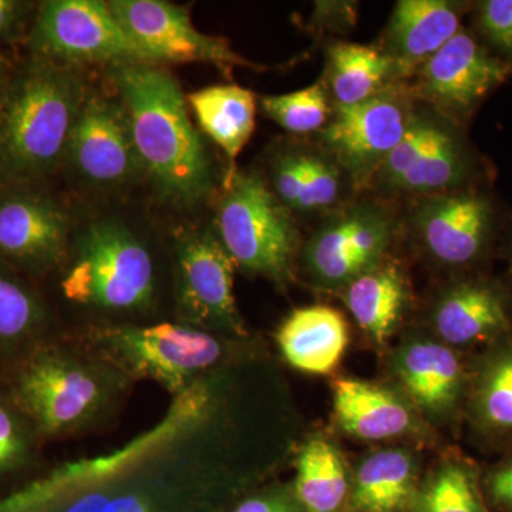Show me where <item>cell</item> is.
<instances>
[{
  "label": "cell",
  "instance_id": "obj_19",
  "mask_svg": "<svg viewBox=\"0 0 512 512\" xmlns=\"http://www.w3.org/2000/svg\"><path fill=\"white\" fill-rule=\"evenodd\" d=\"M434 326L450 348L497 342L512 332L510 298L503 286L487 279H461L441 293Z\"/></svg>",
  "mask_w": 512,
  "mask_h": 512
},
{
  "label": "cell",
  "instance_id": "obj_25",
  "mask_svg": "<svg viewBox=\"0 0 512 512\" xmlns=\"http://www.w3.org/2000/svg\"><path fill=\"white\" fill-rule=\"evenodd\" d=\"M345 303L359 328L376 342L389 338L409 303L402 269L384 261L345 286Z\"/></svg>",
  "mask_w": 512,
  "mask_h": 512
},
{
  "label": "cell",
  "instance_id": "obj_31",
  "mask_svg": "<svg viewBox=\"0 0 512 512\" xmlns=\"http://www.w3.org/2000/svg\"><path fill=\"white\" fill-rule=\"evenodd\" d=\"M413 505L414 512H487L476 473L458 461L441 467Z\"/></svg>",
  "mask_w": 512,
  "mask_h": 512
},
{
  "label": "cell",
  "instance_id": "obj_26",
  "mask_svg": "<svg viewBox=\"0 0 512 512\" xmlns=\"http://www.w3.org/2000/svg\"><path fill=\"white\" fill-rule=\"evenodd\" d=\"M187 101L201 130L234 161L255 131V94L237 84H217L188 94Z\"/></svg>",
  "mask_w": 512,
  "mask_h": 512
},
{
  "label": "cell",
  "instance_id": "obj_14",
  "mask_svg": "<svg viewBox=\"0 0 512 512\" xmlns=\"http://www.w3.org/2000/svg\"><path fill=\"white\" fill-rule=\"evenodd\" d=\"M511 73V64L460 30L416 70L413 96L461 126Z\"/></svg>",
  "mask_w": 512,
  "mask_h": 512
},
{
  "label": "cell",
  "instance_id": "obj_30",
  "mask_svg": "<svg viewBox=\"0 0 512 512\" xmlns=\"http://www.w3.org/2000/svg\"><path fill=\"white\" fill-rule=\"evenodd\" d=\"M330 94L325 80L298 92L259 97V106L269 120L298 136L319 133L332 114Z\"/></svg>",
  "mask_w": 512,
  "mask_h": 512
},
{
  "label": "cell",
  "instance_id": "obj_6",
  "mask_svg": "<svg viewBox=\"0 0 512 512\" xmlns=\"http://www.w3.org/2000/svg\"><path fill=\"white\" fill-rule=\"evenodd\" d=\"M84 345L131 382L151 380L171 397L224 366L225 338L180 322L156 325H101L86 332Z\"/></svg>",
  "mask_w": 512,
  "mask_h": 512
},
{
  "label": "cell",
  "instance_id": "obj_40",
  "mask_svg": "<svg viewBox=\"0 0 512 512\" xmlns=\"http://www.w3.org/2000/svg\"><path fill=\"white\" fill-rule=\"evenodd\" d=\"M15 72L16 70L12 69L8 59L0 53V117H2L3 109L8 101L10 84H12Z\"/></svg>",
  "mask_w": 512,
  "mask_h": 512
},
{
  "label": "cell",
  "instance_id": "obj_15",
  "mask_svg": "<svg viewBox=\"0 0 512 512\" xmlns=\"http://www.w3.org/2000/svg\"><path fill=\"white\" fill-rule=\"evenodd\" d=\"M421 247L441 265L464 268L480 262L497 228L493 198L463 187L419 198L410 217Z\"/></svg>",
  "mask_w": 512,
  "mask_h": 512
},
{
  "label": "cell",
  "instance_id": "obj_39",
  "mask_svg": "<svg viewBox=\"0 0 512 512\" xmlns=\"http://www.w3.org/2000/svg\"><path fill=\"white\" fill-rule=\"evenodd\" d=\"M487 493L495 508L512 512V461L488 476Z\"/></svg>",
  "mask_w": 512,
  "mask_h": 512
},
{
  "label": "cell",
  "instance_id": "obj_29",
  "mask_svg": "<svg viewBox=\"0 0 512 512\" xmlns=\"http://www.w3.org/2000/svg\"><path fill=\"white\" fill-rule=\"evenodd\" d=\"M296 497L305 512H339L348 500L349 480L336 448L315 439L296 461Z\"/></svg>",
  "mask_w": 512,
  "mask_h": 512
},
{
  "label": "cell",
  "instance_id": "obj_11",
  "mask_svg": "<svg viewBox=\"0 0 512 512\" xmlns=\"http://www.w3.org/2000/svg\"><path fill=\"white\" fill-rule=\"evenodd\" d=\"M25 40L32 57L63 66L147 63L117 22L109 2L101 0L39 3Z\"/></svg>",
  "mask_w": 512,
  "mask_h": 512
},
{
  "label": "cell",
  "instance_id": "obj_27",
  "mask_svg": "<svg viewBox=\"0 0 512 512\" xmlns=\"http://www.w3.org/2000/svg\"><path fill=\"white\" fill-rule=\"evenodd\" d=\"M471 419L491 439H512V332L491 345L474 373Z\"/></svg>",
  "mask_w": 512,
  "mask_h": 512
},
{
  "label": "cell",
  "instance_id": "obj_17",
  "mask_svg": "<svg viewBox=\"0 0 512 512\" xmlns=\"http://www.w3.org/2000/svg\"><path fill=\"white\" fill-rule=\"evenodd\" d=\"M66 160L87 183L100 187L126 184L140 173L130 124L120 99L89 90L74 123Z\"/></svg>",
  "mask_w": 512,
  "mask_h": 512
},
{
  "label": "cell",
  "instance_id": "obj_23",
  "mask_svg": "<svg viewBox=\"0 0 512 512\" xmlns=\"http://www.w3.org/2000/svg\"><path fill=\"white\" fill-rule=\"evenodd\" d=\"M413 74L384 55L379 47L333 43L326 50L325 80L330 99L338 106H352L400 86Z\"/></svg>",
  "mask_w": 512,
  "mask_h": 512
},
{
  "label": "cell",
  "instance_id": "obj_20",
  "mask_svg": "<svg viewBox=\"0 0 512 512\" xmlns=\"http://www.w3.org/2000/svg\"><path fill=\"white\" fill-rule=\"evenodd\" d=\"M464 5L448 0H400L384 29L380 50L416 73L461 30Z\"/></svg>",
  "mask_w": 512,
  "mask_h": 512
},
{
  "label": "cell",
  "instance_id": "obj_8",
  "mask_svg": "<svg viewBox=\"0 0 512 512\" xmlns=\"http://www.w3.org/2000/svg\"><path fill=\"white\" fill-rule=\"evenodd\" d=\"M460 124L416 104L406 133L369 187L386 197L424 198L468 187L476 171Z\"/></svg>",
  "mask_w": 512,
  "mask_h": 512
},
{
  "label": "cell",
  "instance_id": "obj_34",
  "mask_svg": "<svg viewBox=\"0 0 512 512\" xmlns=\"http://www.w3.org/2000/svg\"><path fill=\"white\" fill-rule=\"evenodd\" d=\"M477 26L497 56L512 62V0H485L477 6Z\"/></svg>",
  "mask_w": 512,
  "mask_h": 512
},
{
  "label": "cell",
  "instance_id": "obj_37",
  "mask_svg": "<svg viewBox=\"0 0 512 512\" xmlns=\"http://www.w3.org/2000/svg\"><path fill=\"white\" fill-rule=\"evenodd\" d=\"M227 512H305L295 490L271 488L248 495L232 505Z\"/></svg>",
  "mask_w": 512,
  "mask_h": 512
},
{
  "label": "cell",
  "instance_id": "obj_41",
  "mask_svg": "<svg viewBox=\"0 0 512 512\" xmlns=\"http://www.w3.org/2000/svg\"><path fill=\"white\" fill-rule=\"evenodd\" d=\"M510 261H511V269H512V231L510 237Z\"/></svg>",
  "mask_w": 512,
  "mask_h": 512
},
{
  "label": "cell",
  "instance_id": "obj_22",
  "mask_svg": "<svg viewBox=\"0 0 512 512\" xmlns=\"http://www.w3.org/2000/svg\"><path fill=\"white\" fill-rule=\"evenodd\" d=\"M413 402L424 412L450 413L463 394L466 373L460 357L446 343L417 340L403 350L397 367Z\"/></svg>",
  "mask_w": 512,
  "mask_h": 512
},
{
  "label": "cell",
  "instance_id": "obj_5",
  "mask_svg": "<svg viewBox=\"0 0 512 512\" xmlns=\"http://www.w3.org/2000/svg\"><path fill=\"white\" fill-rule=\"evenodd\" d=\"M60 291L66 301L86 308L147 312L156 301V264L126 225L94 222L74 242Z\"/></svg>",
  "mask_w": 512,
  "mask_h": 512
},
{
  "label": "cell",
  "instance_id": "obj_1",
  "mask_svg": "<svg viewBox=\"0 0 512 512\" xmlns=\"http://www.w3.org/2000/svg\"><path fill=\"white\" fill-rule=\"evenodd\" d=\"M231 410L225 366L173 397L160 421L121 446L103 512H227L241 485L227 461Z\"/></svg>",
  "mask_w": 512,
  "mask_h": 512
},
{
  "label": "cell",
  "instance_id": "obj_3",
  "mask_svg": "<svg viewBox=\"0 0 512 512\" xmlns=\"http://www.w3.org/2000/svg\"><path fill=\"white\" fill-rule=\"evenodd\" d=\"M87 93L79 67L32 57L16 70L0 117V188L55 173Z\"/></svg>",
  "mask_w": 512,
  "mask_h": 512
},
{
  "label": "cell",
  "instance_id": "obj_33",
  "mask_svg": "<svg viewBox=\"0 0 512 512\" xmlns=\"http://www.w3.org/2000/svg\"><path fill=\"white\" fill-rule=\"evenodd\" d=\"M77 478V460L62 464L15 493L0 497V512H67Z\"/></svg>",
  "mask_w": 512,
  "mask_h": 512
},
{
  "label": "cell",
  "instance_id": "obj_2",
  "mask_svg": "<svg viewBox=\"0 0 512 512\" xmlns=\"http://www.w3.org/2000/svg\"><path fill=\"white\" fill-rule=\"evenodd\" d=\"M110 77L126 110L141 171L158 195L177 207L201 204L214 187V174L180 83L151 63L114 64Z\"/></svg>",
  "mask_w": 512,
  "mask_h": 512
},
{
  "label": "cell",
  "instance_id": "obj_38",
  "mask_svg": "<svg viewBox=\"0 0 512 512\" xmlns=\"http://www.w3.org/2000/svg\"><path fill=\"white\" fill-rule=\"evenodd\" d=\"M313 20H315L316 25L325 26V28H336L338 30L350 28L356 20V3H316V12L313 15Z\"/></svg>",
  "mask_w": 512,
  "mask_h": 512
},
{
  "label": "cell",
  "instance_id": "obj_28",
  "mask_svg": "<svg viewBox=\"0 0 512 512\" xmlns=\"http://www.w3.org/2000/svg\"><path fill=\"white\" fill-rule=\"evenodd\" d=\"M414 463L402 450H384L363 461L350 504L357 512H399L416 497Z\"/></svg>",
  "mask_w": 512,
  "mask_h": 512
},
{
  "label": "cell",
  "instance_id": "obj_32",
  "mask_svg": "<svg viewBox=\"0 0 512 512\" xmlns=\"http://www.w3.org/2000/svg\"><path fill=\"white\" fill-rule=\"evenodd\" d=\"M45 320L42 302L6 266L0 264V343L29 338Z\"/></svg>",
  "mask_w": 512,
  "mask_h": 512
},
{
  "label": "cell",
  "instance_id": "obj_35",
  "mask_svg": "<svg viewBox=\"0 0 512 512\" xmlns=\"http://www.w3.org/2000/svg\"><path fill=\"white\" fill-rule=\"evenodd\" d=\"M30 454V437L15 413L0 402V474L26 463Z\"/></svg>",
  "mask_w": 512,
  "mask_h": 512
},
{
  "label": "cell",
  "instance_id": "obj_4",
  "mask_svg": "<svg viewBox=\"0 0 512 512\" xmlns=\"http://www.w3.org/2000/svg\"><path fill=\"white\" fill-rule=\"evenodd\" d=\"M133 383L86 345L40 349L20 370L15 402L43 436L93 429Z\"/></svg>",
  "mask_w": 512,
  "mask_h": 512
},
{
  "label": "cell",
  "instance_id": "obj_13",
  "mask_svg": "<svg viewBox=\"0 0 512 512\" xmlns=\"http://www.w3.org/2000/svg\"><path fill=\"white\" fill-rule=\"evenodd\" d=\"M109 6L146 62L212 64L231 76L235 67L261 70L232 49L224 37L201 33L187 9L164 0H111Z\"/></svg>",
  "mask_w": 512,
  "mask_h": 512
},
{
  "label": "cell",
  "instance_id": "obj_9",
  "mask_svg": "<svg viewBox=\"0 0 512 512\" xmlns=\"http://www.w3.org/2000/svg\"><path fill=\"white\" fill-rule=\"evenodd\" d=\"M235 268L214 228L181 232L174 244L177 322L222 338H245L234 293Z\"/></svg>",
  "mask_w": 512,
  "mask_h": 512
},
{
  "label": "cell",
  "instance_id": "obj_12",
  "mask_svg": "<svg viewBox=\"0 0 512 512\" xmlns=\"http://www.w3.org/2000/svg\"><path fill=\"white\" fill-rule=\"evenodd\" d=\"M414 106L402 84L352 106L333 104L328 124L319 131V144L362 190L402 141Z\"/></svg>",
  "mask_w": 512,
  "mask_h": 512
},
{
  "label": "cell",
  "instance_id": "obj_16",
  "mask_svg": "<svg viewBox=\"0 0 512 512\" xmlns=\"http://www.w3.org/2000/svg\"><path fill=\"white\" fill-rule=\"evenodd\" d=\"M70 217L39 184L0 188V258L30 272L62 264Z\"/></svg>",
  "mask_w": 512,
  "mask_h": 512
},
{
  "label": "cell",
  "instance_id": "obj_7",
  "mask_svg": "<svg viewBox=\"0 0 512 512\" xmlns=\"http://www.w3.org/2000/svg\"><path fill=\"white\" fill-rule=\"evenodd\" d=\"M215 232L237 268L276 284L291 279L301 247L292 212L255 171H231L218 202Z\"/></svg>",
  "mask_w": 512,
  "mask_h": 512
},
{
  "label": "cell",
  "instance_id": "obj_21",
  "mask_svg": "<svg viewBox=\"0 0 512 512\" xmlns=\"http://www.w3.org/2000/svg\"><path fill=\"white\" fill-rule=\"evenodd\" d=\"M276 342L286 362L301 372L326 375L339 365L349 343L342 313L325 305L295 309L279 326Z\"/></svg>",
  "mask_w": 512,
  "mask_h": 512
},
{
  "label": "cell",
  "instance_id": "obj_18",
  "mask_svg": "<svg viewBox=\"0 0 512 512\" xmlns=\"http://www.w3.org/2000/svg\"><path fill=\"white\" fill-rule=\"evenodd\" d=\"M265 180L293 217L323 220L349 204L357 191L345 168L319 143L278 148L269 160Z\"/></svg>",
  "mask_w": 512,
  "mask_h": 512
},
{
  "label": "cell",
  "instance_id": "obj_10",
  "mask_svg": "<svg viewBox=\"0 0 512 512\" xmlns=\"http://www.w3.org/2000/svg\"><path fill=\"white\" fill-rule=\"evenodd\" d=\"M399 224L387 202L350 201L323 218L306 242L302 251L306 272L320 286L345 288L384 262Z\"/></svg>",
  "mask_w": 512,
  "mask_h": 512
},
{
  "label": "cell",
  "instance_id": "obj_36",
  "mask_svg": "<svg viewBox=\"0 0 512 512\" xmlns=\"http://www.w3.org/2000/svg\"><path fill=\"white\" fill-rule=\"evenodd\" d=\"M39 3L28 0H0V47L26 39Z\"/></svg>",
  "mask_w": 512,
  "mask_h": 512
},
{
  "label": "cell",
  "instance_id": "obj_24",
  "mask_svg": "<svg viewBox=\"0 0 512 512\" xmlns=\"http://www.w3.org/2000/svg\"><path fill=\"white\" fill-rule=\"evenodd\" d=\"M340 426L357 439L386 440L412 430L406 404L387 390L355 379H339L333 387Z\"/></svg>",
  "mask_w": 512,
  "mask_h": 512
}]
</instances>
